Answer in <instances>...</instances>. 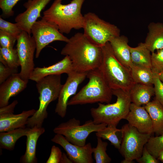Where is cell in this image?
I'll return each mask as SVG.
<instances>
[{"label":"cell","instance_id":"obj_39","mask_svg":"<svg viewBox=\"0 0 163 163\" xmlns=\"http://www.w3.org/2000/svg\"><path fill=\"white\" fill-rule=\"evenodd\" d=\"M18 103V101L15 100L11 104L1 107L0 108V115L14 113V108Z\"/></svg>","mask_w":163,"mask_h":163},{"label":"cell","instance_id":"obj_11","mask_svg":"<svg viewBox=\"0 0 163 163\" xmlns=\"http://www.w3.org/2000/svg\"><path fill=\"white\" fill-rule=\"evenodd\" d=\"M17 41L16 49L21 67L19 74L23 79L28 80L35 68L34 58L36 43L33 37L24 30L17 38Z\"/></svg>","mask_w":163,"mask_h":163},{"label":"cell","instance_id":"obj_1","mask_svg":"<svg viewBox=\"0 0 163 163\" xmlns=\"http://www.w3.org/2000/svg\"><path fill=\"white\" fill-rule=\"evenodd\" d=\"M61 55L70 59L73 70L88 72L98 68L102 57V47L91 43L83 33L78 32L69 39L62 49Z\"/></svg>","mask_w":163,"mask_h":163},{"label":"cell","instance_id":"obj_27","mask_svg":"<svg viewBox=\"0 0 163 163\" xmlns=\"http://www.w3.org/2000/svg\"><path fill=\"white\" fill-rule=\"evenodd\" d=\"M117 126L115 124H108L105 128L96 132L95 134L97 137L109 140L115 148L119 150L121 140L118 137V133L121 131V129H117Z\"/></svg>","mask_w":163,"mask_h":163},{"label":"cell","instance_id":"obj_22","mask_svg":"<svg viewBox=\"0 0 163 163\" xmlns=\"http://www.w3.org/2000/svg\"><path fill=\"white\" fill-rule=\"evenodd\" d=\"M151 117L153 133L157 136L163 134V106L155 98L144 106Z\"/></svg>","mask_w":163,"mask_h":163},{"label":"cell","instance_id":"obj_23","mask_svg":"<svg viewBox=\"0 0 163 163\" xmlns=\"http://www.w3.org/2000/svg\"><path fill=\"white\" fill-rule=\"evenodd\" d=\"M131 102L138 106L146 105L154 94L153 85L135 83L129 91Z\"/></svg>","mask_w":163,"mask_h":163},{"label":"cell","instance_id":"obj_41","mask_svg":"<svg viewBox=\"0 0 163 163\" xmlns=\"http://www.w3.org/2000/svg\"><path fill=\"white\" fill-rule=\"evenodd\" d=\"M159 78L163 83V71L158 74Z\"/></svg>","mask_w":163,"mask_h":163},{"label":"cell","instance_id":"obj_7","mask_svg":"<svg viewBox=\"0 0 163 163\" xmlns=\"http://www.w3.org/2000/svg\"><path fill=\"white\" fill-rule=\"evenodd\" d=\"M84 17L83 34L94 45L101 47L120 35V30L117 26L101 19L95 13L89 12Z\"/></svg>","mask_w":163,"mask_h":163},{"label":"cell","instance_id":"obj_36","mask_svg":"<svg viewBox=\"0 0 163 163\" xmlns=\"http://www.w3.org/2000/svg\"><path fill=\"white\" fill-rule=\"evenodd\" d=\"M18 73V69L6 66L0 62V84L5 81L12 75Z\"/></svg>","mask_w":163,"mask_h":163},{"label":"cell","instance_id":"obj_34","mask_svg":"<svg viewBox=\"0 0 163 163\" xmlns=\"http://www.w3.org/2000/svg\"><path fill=\"white\" fill-rule=\"evenodd\" d=\"M17 38L13 36L0 30L1 47L13 48Z\"/></svg>","mask_w":163,"mask_h":163},{"label":"cell","instance_id":"obj_20","mask_svg":"<svg viewBox=\"0 0 163 163\" xmlns=\"http://www.w3.org/2000/svg\"><path fill=\"white\" fill-rule=\"evenodd\" d=\"M45 132L42 127L37 126L31 128L26 136V148L24 154L20 158V162L23 163H36L37 161L36 157V148L40 136Z\"/></svg>","mask_w":163,"mask_h":163},{"label":"cell","instance_id":"obj_21","mask_svg":"<svg viewBox=\"0 0 163 163\" xmlns=\"http://www.w3.org/2000/svg\"><path fill=\"white\" fill-rule=\"evenodd\" d=\"M144 43L151 53L163 49V23L151 22Z\"/></svg>","mask_w":163,"mask_h":163},{"label":"cell","instance_id":"obj_2","mask_svg":"<svg viewBox=\"0 0 163 163\" xmlns=\"http://www.w3.org/2000/svg\"><path fill=\"white\" fill-rule=\"evenodd\" d=\"M62 0H55L43 12L42 18L55 24L62 34H69L72 29L83 28L84 17L81 9L85 0H72L66 5L62 4Z\"/></svg>","mask_w":163,"mask_h":163},{"label":"cell","instance_id":"obj_40","mask_svg":"<svg viewBox=\"0 0 163 163\" xmlns=\"http://www.w3.org/2000/svg\"><path fill=\"white\" fill-rule=\"evenodd\" d=\"M72 161L70 160L66 155L63 153L61 158L60 163H72Z\"/></svg>","mask_w":163,"mask_h":163},{"label":"cell","instance_id":"obj_6","mask_svg":"<svg viewBox=\"0 0 163 163\" xmlns=\"http://www.w3.org/2000/svg\"><path fill=\"white\" fill-rule=\"evenodd\" d=\"M112 91L113 95L117 97L115 103L106 104L98 103L97 107L91 109V114L94 123L117 126L128 114L132 103L129 92L120 89H112Z\"/></svg>","mask_w":163,"mask_h":163},{"label":"cell","instance_id":"obj_25","mask_svg":"<svg viewBox=\"0 0 163 163\" xmlns=\"http://www.w3.org/2000/svg\"><path fill=\"white\" fill-rule=\"evenodd\" d=\"M133 64L151 69V52L144 43H140L135 47H130Z\"/></svg>","mask_w":163,"mask_h":163},{"label":"cell","instance_id":"obj_38","mask_svg":"<svg viewBox=\"0 0 163 163\" xmlns=\"http://www.w3.org/2000/svg\"><path fill=\"white\" fill-rule=\"evenodd\" d=\"M140 163H158V160L154 157L149 152L145 145L141 157L136 160Z\"/></svg>","mask_w":163,"mask_h":163},{"label":"cell","instance_id":"obj_28","mask_svg":"<svg viewBox=\"0 0 163 163\" xmlns=\"http://www.w3.org/2000/svg\"><path fill=\"white\" fill-rule=\"evenodd\" d=\"M0 62L6 66L18 69L20 62L16 49L1 47Z\"/></svg>","mask_w":163,"mask_h":163},{"label":"cell","instance_id":"obj_35","mask_svg":"<svg viewBox=\"0 0 163 163\" xmlns=\"http://www.w3.org/2000/svg\"><path fill=\"white\" fill-rule=\"evenodd\" d=\"M20 0H0V8L3 14L7 16H13L14 14L12 9Z\"/></svg>","mask_w":163,"mask_h":163},{"label":"cell","instance_id":"obj_9","mask_svg":"<svg viewBox=\"0 0 163 163\" xmlns=\"http://www.w3.org/2000/svg\"><path fill=\"white\" fill-rule=\"evenodd\" d=\"M121 144L119 150L124 158L122 163H131L140 158L143 148L151 135L140 133L129 123L122 127Z\"/></svg>","mask_w":163,"mask_h":163},{"label":"cell","instance_id":"obj_33","mask_svg":"<svg viewBox=\"0 0 163 163\" xmlns=\"http://www.w3.org/2000/svg\"><path fill=\"white\" fill-rule=\"evenodd\" d=\"M153 85L155 99L163 106V83L159 78L158 74L154 73Z\"/></svg>","mask_w":163,"mask_h":163},{"label":"cell","instance_id":"obj_37","mask_svg":"<svg viewBox=\"0 0 163 163\" xmlns=\"http://www.w3.org/2000/svg\"><path fill=\"white\" fill-rule=\"evenodd\" d=\"M61 149L55 145H53L51 149L50 156L46 163H60L62 155Z\"/></svg>","mask_w":163,"mask_h":163},{"label":"cell","instance_id":"obj_29","mask_svg":"<svg viewBox=\"0 0 163 163\" xmlns=\"http://www.w3.org/2000/svg\"><path fill=\"white\" fill-rule=\"evenodd\" d=\"M97 144L95 148H93V153L96 163H109L111 158L106 152L108 143L102 141L101 138L97 137Z\"/></svg>","mask_w":163,"mask_h":163},{"label":"cell","instance_id":"obj_24","mask_svg":"<svg viewBox=\"0 0 163 163\" xmlns=\"http://www.w3.org/2000/svg\"><path fill=\"white\" fill-rule=\"evenodd\" d=\"M30 128L26 127L0 133V148L10 151L13 150L17 141L21 137L26 136Z\"/></svg>","mask_w":163,"mask_h":163},{"label":"cell","instance_id":"obj_5","mask_svg":"<svg viewBox=\"0 0 163 163\" xmlns=\"http://www.w3.org/2000/svg\"><path fill=\"white\" fill-rule=\"evenodd\" d=\"M61 75L46 76L36 82L39 93V105L38 109L27 120V126L32 128L35 126L42 127L48 116L47 109L52 102L58 99L63 85L61 83Z\"/></svg>","mask_w":163,"mask_h":163},{"label":"cell","instance_id":"obj_31","mask_svg":"<svg viewBox=\"0 0 163 163\" xmlns=\"http://www.w3.org/2000/svg\"><path fill=\"white\" fill-rule=\"evenodd\" d=\"M152 53L151 69L154 73L158 74L163 71V49Z\"/></svg>","mask_w":163,"mask_h":163},{"label":"cell","instance_id":"obj_32","mask_svg":"<svg viewBox=\"0 0 163 163\" xmlns=\"http://www.w3.org/2000/svg\"><path fill=\"white\" fill-rule=\"evenodd\" d=\"M0 30L6 32L17 38L22 31L18 24L7 21L0 18Z\"/></svg>","mask_w":163,"mask_h":163},{"label":"cell","instance_id":"obj_14","mask_svg":"<svg viewBox=\"0 0 163 163\" xmlns=\"http://www.w3.org/2000/svg\"><path fill=\"white\" fill-rule=\"evenodd\" d=\"M51 0H28L23 5L26 10L18 14L15 19L19 27L30 35L33 25L41 16V12Z\"/></svg>","mask_w":163,"mask_h":163},{"label":"cell","instance_id":"obj_4","mask_svg":"<svg viewBox=\"0 0 163 163\" xmlns=\"http://www.w3.org/2000/svg\"><path fill=\"white\" fill-rule=\"evenodd\" d=\"M88 83L68 103V105L84 104L97 102L109 103L113 95L110 88L98 68L87 72Z\"/></svg>","mask_w":163,"mask_h":163},{"label":"cell","instance_id":"obj_8","mask_svg":"<svg viewBox=\"0 0 163 163\" xmlns=\"http://www.w3.org/2000/svg\"><path fill=\"white\" fill-rule=\"evenodd\" d=\"M107 125L105 123L95 124L91 120L81 125L79 120L73 118L59 124L55 127L53 131L56 134L63 135L72 144L83 146L86 144V140L90 133L102 129Z\"/></svg>","mask_w":163,"mask_h":163},{"label":"cell","instance_id":"obj_26","mask_svg":"<svg viewBox=\"0 0 163 163\" xmlns=\"http://www.w3.org/2000/svg\"><path fill=\"white\" fill-rule=\"evenodd\" d=\"M130 70L132 78L136 83L153 85L154 73L151 69L132 63Z\"/></svg>","mask_w":163,"mask_h":163},{"label":"cell","instance_id":"obj_16","mask_svg":"<svg viewBox=\"0 0 163 163\" xmlns=\"http://www.w3.org/2000/svg\"><path fill=\"white\" fill-rule=\"evenodd\" d=\"M28 80L22 79L19 73L13 74L0 86V108L8 105L10 98L23 91L27 87Z\"/></svg>","mask_w":163,"mask_h":163},{"label":"cell","instance_id":"obj_30","mask_svg":"<svg viewBox=\"0 0 163 163\" xmlns=\"http://www.w3.org/2000/svg\"><path fill=\"white\" fill-rule=\"evenodd\" d=\"M145 145L149 153L158 159L160 153L163 152V134L151 136Z\"/></svg>","mask_w":163,"mask_h":163},{"label":"cell","instance_id":"obj_42","mask_svg":"<svg viewBox=\"0 0 163 163\" xmlns=\"http://www.w3.org/2000/svg\"><path fill=\"white\" fill-rule=\"evenodd\" d=\"M158 159L161 160L163 162V152H161L160 153L158 158Z\"/></svg>","mask_w":163,"mask_h":163},{"label":"cell","instance_id":"obj_19","mask_svg":"<svg viewBox=\"0 0 163 163\" xmlns=\"http://www.w3.org/2000/svg\"><path fill=\"white\" fill-rule=\"evenodd\" d=\"M127 37L120 35L109 41L114 54L117 59L123 65L130 69L132 65L130 47Z\"/></svg>","mask_w":163,"mask_h":163},{"label":"cell","instance_id":"obj_12","mask_svg":"<svg viewBox=\"0 0 163 163\" xmlns=\"http://www.w3.org/2000/svg\"><path fill=\"white\" fill-rule=\"evenodd\" d=\"M87 73L73 70L67 74L68 77L61 88L55 109V113L62 118L66 115L69 98L75 94L78 86L86 77Z\"/></svg>","mask_w":163,"mask_h":163},{"label":"cell","instance_id":"obj_13","mask_svg":"<svg viewBox=\"0 0 163 163\" xmlns=\"http://www.w3.org/2000/svg\"><path fill=\"white\" fill-rule=\"evenodd\" d=\"M51 141L62 147L66 151L69 158L73 163H92L93 147L90 142L83 146L72 144L63 135L56 134Z\"/></svg>","mask_w":163,"mask_h":163},{"label":"cell","instance_id":"obj_3","mask_svg":"<svg viewBox=\"0 0 163 163\" xmlns=\"http://www.w3.org/2000/svg\"><path fill=\"white\" fill-rule=\"evenodd\" d=\"M101 47L102 59L98 69L108 85L112 89H120L129 92L136 83L130 69L117 59L109 42Z\"/></svg>","mask_w":163,"mask_h":163},{"label":"cell","instance_id":"obj_10","mask_svg":"<svg viewBox=\"0 0 163 163\" xmlns=\"http://www.w3.org/2000/svg\"><path fill=\"white\" fill-rule=\"evenodd\" d=\"M31 32L36 44L37 58L39 57L42 50L50 43L55 41L67 43L69 40L59 31L55 24L42 18L33 25Z\"/></svg>","mask_w":163,"mask_h":163},{"label":"cell","instance_id":"obj_15","mask_svg":"<svg viewBox=\"0 0 163 163\" xmlns=\"http://www.w3.org/2000/svg\"><path fill=\"white\" fill-rule=\"evenodd\" d=\"M125 119L141 133L151 135L153 133L151 117L144 107L131 103L129 111Z\"/></svg>","mask_w":163,"mask_h":163},{"label":"cell","instance_id":"obj_17","mask_svg":"<svg viewBox=\"0 0 163 163\" xmlns=\"http://www.w3.org/2000/svg\"><path fill=\"white\" fill-rule=\"evenodd\" d=\"M73 70L71 61L68 56H66L62 60L50 66L35 68L29 79L37 82L46 76L64 73L67 74Z\"/></svg>","mask_w":163,"mask_h":163},{"label":"cell","instance_id":"obj_18","mask_svg":"<svg viewBox=\"0 0 163 163\" xmlns=\"http://www.w3.org/2000/svg\"><path fill=\"white\" fill-rule=\"evenodd\" d=\"M36 111L32 109L23 111L18 114H15L12 113L0 115V132L26 127L28 118Z\"/></svg>","mask_w":163,"mask_h":163}]
</instances>
